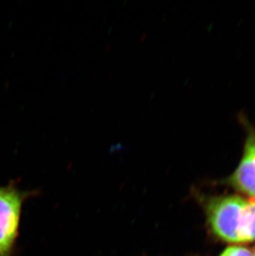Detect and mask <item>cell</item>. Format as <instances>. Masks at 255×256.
Wrapping results in <instances>:
<instances>
[{"instance_id": "cell-4", "label": "cell", "mask_w": 255, "mask_h": 256, "mask_svg": "<svg viewBox=\"0 0 255 256\" xmlns=\"http://www.w3.org/2000/svg\"><path fill=\"white\" fill-rule=\"evenodd\" d=\"M220 256H254V254L248 248L236 244L227 247Z\"/></svg>"}, {"instance_id": "cell-3", "label": "cell", "mask_w": 255, "mask_h": 256, "mask_svg": "<svg viewBox=\"0 0 255 256\" xmlns=\"http://www.w3.org/2000/svg\"><path fill=\"white\" fill-rule=\"evenodd\" d=\"M240 122L246 134L242 156L236 170L220 184L255 200V127L243 114L240 116Z\"/></svg>"}, {"instance_id": "cell-1", "label": "cell", "mask_w": 255, "mask_h": 256, "mask_svg": "<svg viewBox=\"0 0 255 256\" xmlns=\"http://www.w3.org/2000/svg\"><path fill=\"white\" fill-rule=\"evenodd\" d=\"M200 200L214 236L231 244L255 242V200L227 195L203 196Z\"/></svg>"}, {"instance_id": "cell-2", "label": "cell", "mask_w": 255, "mask_h": 256, "mask_svg": "<svg viewBox=\"0 0 255 256\" xmlns=\"http://www.w3.org/2000/svg\"><path fill=\"white\" fill-rule=\"evenodd\" d=\"M36 191H22L17 182L0 186V256H12L20 233L22 209Z\"/></svg>"}, {"instance_id": "cell-5", "label": "cell", "mask_w": 255, "mask_h": 256, "mask_svg": "<svg viewBox=\"0 0 255 256\" xmlns=\"http://www.w3.org/2000/svg\"><path fill=\"white\" fill-rule=\"evenodd\" d=\"M253 254H254V256H255V249H254V250Z\"/></svg>"}]
</instances>
